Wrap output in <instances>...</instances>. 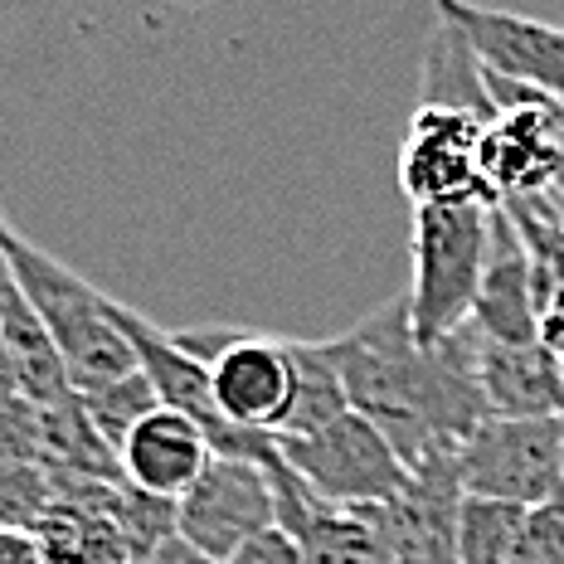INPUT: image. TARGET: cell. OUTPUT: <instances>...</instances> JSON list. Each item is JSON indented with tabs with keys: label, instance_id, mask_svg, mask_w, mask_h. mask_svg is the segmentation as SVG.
<instances>
[{
	"label": "cell",
	"instance_id": "15",
	"mask_svg": "<svg viewBox=\"0 0 564 564\" xmlns=\"http://www.w3.org/2000/svg\"><path fill=\"white\" fill-rule=\"evenodd\" d=\"M0 350H6L15 390L30 409H54V404H64V399H74L64 360H58V350H54L50 332L40 326V316L30 312V302L20 297V288H10L6 307H0Z\"/></svg>",
	"mask_w": 564,
	"mask_h": 564
},
{
	"label": "cell",
	"instance_id": "10",
	"mask_svg": "<svg viewBox=\"0 0 564 564\" xmlns=\"http://www.w3.org/2000/svg\"><path fill=\"white\" fill-rule=\"evenodd\" d=\"M370 516L394 564H463L457 560V516H463L457 457H443V463L414 473L404 497L390 507H375Z\"/></svg>",
	"mask_w": 564,
	"mask_h": 564
},
{
	"label": "cell",
	"instance_id": "17",
	"mask_svg": "<svg viewBox=\"0 0 564 564\" xmlns=\"http://www.w3.org/2000/svg\"><path fill=\"white\" fill-rule=\"evenodd\" d=\"M525 521H531V511H521V507L463 497V516H457V560L463 564H511L516 550H521Z\"/></svg>",
	"mask_w": 564,
	"mask_h": 564
},
{
	"label": "cell",
	"instance_id": "12",
	"mask_svg": "<svg viewBox=\"0 0 564 564\" xmlns=\"http://www.w3.org/2000/svg\"><path fill=\"white\" fill-rule=\"evenodd\" d=\"M473 336L497 340V346H525L540 340V278L535 258L525 249V239L516 234L507 215H491V249H487V273L477 288L473 307Z\"/></svg>",
	"mask_w": 564,
	"mask_h": 564
},
{
	"label": "cell",
	"instance_id": "22",
	"mask_svg": "<svg viewBox=\"0 0 564 564\" xmlns=\"http://www.w3.org/2000/svg\"><path fill=\"white\" fill-rule=\"evenodd\" d=\"M147 564H219V560L199 555L195 545H185V540L175 535V540H166V545H161V550H156V555H151Z\"/></svg>",
	"mask_w": 564,
	"mask_h": 564
},
{
	"label": "cell",
	"instance_id": "5",
	"mask_svg": "<svg viewBox=\"0 0 564 564\" xmlns=\"http://www.w3.org/2000/svg\"><path fill=\"white\" fill-rule=\"evenodd\" d=\"M463 497L540 511L564 497V419H481L457 448Z\"/></svg>",
	"mask_w": 564,
	"mask_h": 564
},
{
	"label": "cell",
	"instance_id": "7",
	"mask_svg": "<svg viewBox=\"0 0 564 564\" xmlns=\"http://www.w3.org/2000/svg\"><path fill=\"white\" fill-rule=\"evenodd\" d=\"M273 525V477H268V463H249V457H215L205 477L175 501V535L219 564H229Z\"/></svg>",
	"mask_w": 564,
	"mask_h": 564
},
{
	"label": "cell",
	"instance_id": "19",
	"mask_svg": "<svg viewBox=\"0 0 564 564\" xmlns=\"http://www.w3.org/2000/svg\"><path fill=\"white\" fill-rule=\"evenodd\" d=\"M229 564H307V555H302V545L282 531V525H273V531L258 535L253 545H243Z\"/></svg>",
	"mask_w": 564,
	"mask_h": 564
},
{
	"label": "cell",
	"instance_id": "2",
	"mask_svg": "<svg viewBox=\"0 0 564 564\" xmlns=\"http://www.w3.org/2000/svg\"><path fill=\"white\" fill-rule=\"evenodd\" d=\"M0 253H6L20 297L30 302V312L40 316V326L50 332L74 394L108 390V384L137 375L132 336H127L122 316H117L122 302H112L108 292H98L88 278H78L74 268L58 263L50 249L20 239V234H10V239L0 243Z\"/></svg>",
	"mask_w": 564,
	"mask_h": 564
},
{
	"label": "cell",
	"instance_id": "21",
	"mask_svg": "<svg viewBox=\"0 0 564 564\" xmlns=\"http://www.w3.org/2000/svg\"><path fill=\"white\" fill-rule=\"evenodd\" d=\"M540 346H545L550 356H555V366L564 370V282L540 292Z\"/></svg>",
	"mask_w": 564,
	"mask_h": 564
},
{
	"label": "cell",
	"instance_id": "11",
	"mask_svg": "<svg viewBox=\"0 0 564 564\" xmlns=\"http://www.w3.org/2000/svg\"><path fill=\"white\" fill-rule=\"evenodd\" d=\"M268 477H273V497H278V525L302 545L307 564H394L370 511H340L332 501L312 497L288 473L282 457L268 463Z\"/></svg>",
	"mask_w": 564,
	"mask_h": 564
},
{
	"label": "cell",
	"instance_id": "8",
	"mask_svg": "<svg viewBox=\"0 0 564 564\" xmlns=\"http://www.w3.org/2000/svg\"><path fill=\"white\" fill-rule=\"evenodd\" d=\"M491 117L457 112V108H414L399 141V185H404L409 205H463V199H487L477 171L481 127Z\"/></svg>",
	"mask_w": 564,
	"mask_h": 564
},
{
	"label": "cell",
	"instance_id": "16",
	"mask_svg": "<svg viewBox=\"0 0 564 564\" xmlns=\"http://www.w3.org/2000/svg\"><path fill=\"white\" fill-rule=\"evenodd\" d=\"M350 414V394L340 380L332 340H292V409L282 419L278 438H307L326 423Z\"/></svg>",
	"mask_w": 564,
	"mask_h": 564
},
{
	"label": "cell",
	"instance_id": "14",
	"mask_svg": "<svg viewBox=\"0 0 564 564\" xmlns=\"http://www.w3.org/2000/svg\"><path fill=\"white\" fill-rule=\"evenodd\" d=\"M477 380L487 419H564V370L540 340H477Z\"/></svg>",
	"mask_w": 564,
	"mask_h": 564
},
{
	"label": "cell",
	"instance_id": "1",
	"mask_svg": "<svg viewBox=\"0 0 564 564\" xmlns=\"http://www.w3.org/2000/svg\"><path fill=\"white\" fill-rule=\"evenodd\" d=\"M332 350L350 409L394 443L409 473L457 457V448L487 419L473 326L443 346H419L409 326V302L394 297L350 332L332 336Z\"/></svg>",
	"mask_w": 564,
	"mask_h": 564
},
{
	"label": "cell",
	"instance_id": "3",
	"mask_svg": "<svg viewBox=\"0 0 564 564\" xmlns=\"http://www.w3.org/2000/svg\"><path fill=\"white\" fill-rule=\"evenodd\" d=\"M491 215H497V205H487V199L414 209V239H409L414 278H409L404 302L419 346H443L473 322L491 249Z\"/></svg>",
	"mask_w": 564,
	"mask_h": 564
},
{
	"label": "cell",
	"instance_id": "18",
	"mask_svg": "<svg viewBox=\"0 0 564 564\" xmlns=\"http://www.w3.org/2000/svg\"><path fill=\"white\" fill-rule=\"evenodd\" d=\"M78 404H84V414L88 423L98 429V438L108 443L112 453H122V443L132 438V429L141 419H151L156 414V390H151V380L147 375H127V380H117L108 384V390H93V394H78Z\"/></svg>",
	"mask_w": 564,
	"mask_h": 564
},
{
	"label": "cell",
	"instance_id": "9",
	"mask_svg": "<svg viewBox=\"0 0 564 564\" xmlns=\"http://www.w3.org/2000/svg\"><path fill=\"white\" fill-rule=\"evenodd\" d=\"M433 10H443L467 34V44L487 64V74L535 88L564 108V25L516 15V10L467 6V0H438Z\"/></svg>",
	"mask_w": 564,
	"mask_h": 564
},
{
	"label": "cell",
	"instance_id": "13",
	"mask_svg": "<svg viewBox=\"0 0 564 564\" xmlns=\"http://www.w3.org/2000/svg\"><path fill=\"white\" fill-rule=\"evenodd\" d=\"M122 463V481L156 501H181L185 491L205 477V467L215 463L209 438L195 429L185 414L156 409L151 419H141L132 429V438L117 453Z\"/></svg>",
	"mask_w": 564,
	"mask_h": 564
},
{
	"label": "cell",
	"instance_id": "20",
	"mask_svg": "<svg viewBox=\"0 0 564 564\" xmlns=\"http://www.w3.org/2000/svg\"><path fill=\"white\" fill-rule=\"evenodd\" d=\"M0 564H50V550L34 525L0 521Z\"/></svg>",
	"mask_w": 564,
	"mask_h": 564
},
{
	"label": "cell",
	"instance_id": "6",
	"mask_svg": "<svg viewBox=\"0 0 564 564\" xmlns=\"http://www.w3.org/2000/svg\"><path fill=\"white\" fill-rule=\"evenodd\" d=\"M195 360L209 366L215 404L234 429L273 433L292 409V340L249 332V326H195L175 332Z\"/></svg>",
	"mask_w": 564,
	"mask_h": 564
},
{
	"label": "cell",
	"instance_id": "4",
	"mask_svg": "<svg viewBox=\"0 0 564 564\" xmlns=\"http://www.w3.org/2000/svg\"><path fill=\"white\" fill-rule=\"evenodd\" d=\"M278 457L312 497L332 501L340 511L390 507L414 481L394 443L356 409L346 419L326 423L322 433H307V438H278Z\"/></svg>",
	"mask_w": 564,
	"mask_h": 564
}]
</instances>
